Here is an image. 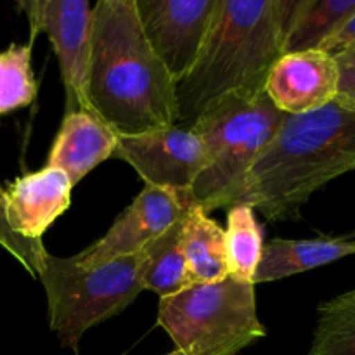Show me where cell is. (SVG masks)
Returning a JSON list of instances; mask_svg holds the SVG:
<instances>
[{
  "label": "cell",
  "mask_w": 355,
  "mask_h": 355,
  "mask_svg": "<svg viewBox=\"0 0 355 355\" xmlns=\"http://www.w3.org/2000/svg\"><path fill=\"white\" fill-rule=\"evenodd\" d=\"M144 250L96 267L47 253L38 279L47 295L51 329L62 347L76 352L90 328L121 314L144 291Z\"/></svg>",
  "instance_id": "5"
},
{
  "label": "cell",
  "mask_w": 355,
  "mask_h": 355,
  "mask_svg": "<svg viewBox=\"0 0 355 355\" xmlns=\"http://www.w3.org/2000/svg\"><path fill=\"white\" fill-rule=\"evenodd\" d=\"M191 207L189 193L144 186L106 234L73 259L85 267H96L134 255L168 231Z\"/></svg>",
  "instance_id": "10"
},
{
  "label": "cell",
  "mask_w": 355,
  "mask_h": 355,
  "mask_svg": "<svg viewBox=\"0 0 355 355\" xmlns=\"http://www.w3.org/2000/svg\"><path fill=\"white\" fill-rule=\"evenodd\" d=\"M352 170L355 113L331 103L311 113L286 114L253 163L238 203L270 222L298 220L315 191Z\"/></svg>",
  "instance_id": "3"
},
{
  "label": "cell",
  "mask_w": 355,
  "mask_h": 355,
  "mask_svg": "<svg viewBox=\"0 0 355 355\" xmlns=\"http://www.w3.org/2000/svg\"><path fill=\"white\" fill-rule=\"evenodd\" d=\"M355 12V0H297L288 24L284 54L319 51Z\"/></svg>",
  "instance_id": "16"
},
{
  "label": "cell",
  "mask_w": 355,
  "mask_h": 355,
  "mask_svg": "<svg viewBox=\"0 0 355 355\" xmlns=\"http://www.w3.org/2000/svg\"><path fill=\"white\" fill-rule=\"evenodd\" d=\"M19 9L30 23V42L45 33L59 61L66 92V113H94L89 101L92 6L89 0H24Z\"/></svg>",
  "instance_id": "7"
},
{
  "label": "cell",
  "mask_w": 355,
  "mask_h": 355,
  "mask_svg": "<svg viewBox=\"0 0 355 355\" xmlns=\"http://www.w3.org/2000/svg\"><path fill=\"white\" fill-rule=\"evenodd\" d=\"M90 106L116 135L177 123L175 80L149 45L135 0H99L92 9Z\"/></svg>",
  "instance_id": "1"
},
{
  "label": "cell",
  "mask_w": 355,
  "mask_h": 355,
  "mask_svg": "<svg viewBox=\"0 0 355 355\" xmlns=\"http://www.w3.org/2000/svg\"><path fill=\"white\" fill-rule=\"evenodd\" d=\"M189 210L168 231L163 232L144 248L146 266L142 274V286L144 290L155 291L159 298L175 295L191 286L186 255H184V224Z\"/></svg>",
  "instance_id": "17"
},
{
  "label": "cell",
  "mask_w": 355,
  "mask_h": 355,
  "mask_svg": "<svg viewBox=\"0 0 355 355\" xmlns=\"http://www.w3.org/2000/svg\"><path fill=\"white\" fill-rule=\"evenodd\" d=\"M355 255V239H272L263 246L253 284L283 279Z\"/></svg>",
  "instance_id": "14"
},
{
  "label": "cell",
  "mask_w": 355,
  "mask_h": 355,
  "mask_svg": "<svg viewBox=\"0 0 355 355\" xmlns=\"http://www.w3.org/2000/svg\"><path fill=\"white\" fill-rule=\"evenodd\" d=\"M297 0H218L193 68L175 83L177 125L191 127L229 97L266 92L270 69L284 54Z\"/></svg>",
  "instance_id": "2"
},
{
  "label": "cell",
  "mask_w": 355,
  "mask_h": 355,
  "mask_svg": "<svg viewBox=\"0 0 355 355\" xmlns=\"http://www.w3.org/2000/svg\"><path fill=\"white\" fill-rule=\"evenodd\" d=\"M118 135L99 116L85 111L64 114L52 144L47 166L59 168L73 186L113 156Z\"/></svg>",
  "instance_id": "13"
},
{
  "label": "cell",
  "mask_w": 355,
  "mask_h": 355,
  "mask_svg": "<svg viewBox=\"0 0 355 355\" xmlns=\"http://www.w3.org/2000/svg\"><path fill=\"white\" fill-rule=\"evenodd\" d=\"M0 246L9 255H12L30 276H40L45 257H47V250H45L42 239H38V241L24 239L10 229L6 215V191L2 187H0Z\"/></svg>",
  "instance_id": "21"
},
{
  "label": "cell",
  "mask_w": 355,
  "mask_h": 355,
  "mask_svg": "<svg viewBox=\"0 0 355 355\" xmlns=\"http://www.w3.org/2000/svg\"><path fill=\"white\" fill-rule=\"evenodd\" d=\"M352 44H355V12L350 17H347L345 23L338 28V31H336L335 35H331V37L321 45L319 51L335 55L336 52L343 51V49L349 47V45Z\"/></svg>",
  "instance_id": "23"
},
{
  "label": "cell",
  "mask_w": 355,
  "mask_h": 355,
  "mask_svg": "<svg viewBox=\"0 0 355 355\" xmlns=\"http://www.w3.org/2000/svg\"><path fill=\"white\" fill-rule=\"evenodd\" d=\"M114 159L127 162L146 186L189 193L207 165V151L191 127L170 125L135 135H118Z\"/></svg>",
  "instance_id": "8"
},
{
  "label": "cell",
  "mask_w": 355,
  "mask_h": 355,
  "mask_svg": "<svg viewBox=\"0 0 355 355\" xmlns=\"http://www.w3.org/2000/svg\"><path fill=\"white\" fill-rule=\"evenodd\" d=\"M31 47L30 44H14L0 52V114L28 106L37 97Z\"/></svg>",
  "instance_id": "20"
},
{
  "label": "cell",
  "mask_w": 355,
  "mask_h": 355,
  "mask_svg": "<svg viewBox=\"0 0 355 355\" xmlns=\"http://www.w3.org/2000/svg\"><path fill=\"white\" fill-rule=\"evenodd\" d=\"M338 66V92L335 103L355 113V44L335 54Z\"/></svg>",
  "instance_id": "22"
},
{
  "label": "cell",
  "mask_w": 355,
  "mask_h": 355,
  "mask_svg": "<svg viewBox=\"0 0 355 355\" xmlns=\"http://www.w3.org/2000/svg\"><path fill=\"white\" fill-rule=\"evenodd\" d=\"M73 184L62 170L45 165L17 177L6 191V215L10 229L24 239H42L44 232L71 203Z\"/></svg>",
  "instance_id": "12"
},
{
  "label": "cell",
  "mask_w": 355,
  "mask_h": 355,
  "mask_svg": "<svg viewBox=\"0 0 355 355\" xmlns=\"http://www.w3.org/2000/svg\"><path fill=\"white\" fill-rule=\"evenodd\" d=\"M225 252L229 277L241 283H252L263 252L262 229L257 222L255 210L250 205H232L227 210Z\"/></svg>",
  "instance_id": "18"
},
{
  "label": "cell",
  "mask_w": 355,
  "mask_h": 355,
  "mask_svg": "<svg viewBox=\"0 0 355 355\" xmlns=\"http://www.w3.org/2000/svg\"><path fill=\"white\" fill-rule=\"evenodd\" d=\"M218 0H135L139 21L175 83L200 55Z\"/></svg>",
  "instance_id": "9"
},
{
  "label": "cell",
  "mask_w": 355,
  "mask_h": 355,
  "mask_svg": "<svg viewBox=\"0 0 355 355\" xmlns=\"http://www.w3.org/2000/svg\"><path fill=\"white\" fill-rule=\"evenodd\" d=\"M158 324L184 355H236L266 336L255 284L232 277L159 298Z\"/></svg>",
  "instance_id": "6"
},
{
  "label": "cell",
  "mask_w": 355,
  "mask_h": 355,
  "mask_svg": "<svg viewBox=\"0 0 355 355\" xmlns=\"http://www.w3.org/2000/svg\"><path fill=\"white\" fill-rule=\"evenodd\" d=\"M166 355H184V354L179 352V350H173V352H170V354H166Z\"/></svg>",
  "instance_id": "24"
},
{
  "label": "cell",
  "mask_w": 355,
  "mask_h": 355,
  "mask_svg": "<svg viewBox=\"0 0 355 355\" xmlns=\"http://www.w3.org/2000/svg\"><path fill=\"white\" fill-rule=\"evenodd\" d=\"M284 116L266 92L229 97L205 111L191 125L207 151V165L189 191L194 207L208 215L238 203L253 163Z\"/></svg>",
  "instance_id": "4"
},
{
  "label": "cell",
  "mask_w": 355,
  "mask_h": 355,
  "mask_svg": "<svg viewBox=\"0 0 355 355\" xmlns=\"http://www.w3.org/2000/svg\"><path fill=\"white\" fill-rule=\"evenodd\" d=\"M184 255L191 284H210L229 277L225 231L201 208L193 207L184 224Z\"/></svg>",
  "instance_id": "15"
},
{
  "label": "cell",
  "mask_w": 355,
  "mask_h": 355,
  "mask_svg": "<svg viewBox=\"0 0 355 355\" xmlns=\"http://www.w3.org/2000/svg\"><path fill=\"white\" fill-rule=\"evenodd\" d=\"M307 355H355V290L319 307L318 326Z\"/></svg>",
  "instance_id": "19"
},
{
  "label": "cell",
  "mask_w": 355,
  "mask_h": 355,
  "mask_svg": "<svg viewBox=\"0 0 355 355\" xmlns=\"http://www.w3.org/2000/svg\"><path fill=\"white\" fill-rule=\"evenodd\" d=\"M338 66L322 51L283 54L270 69L266 94L286 114H304L335 103Z\"/></svg>",
  "instance_id": "11"
}]
</instances>
